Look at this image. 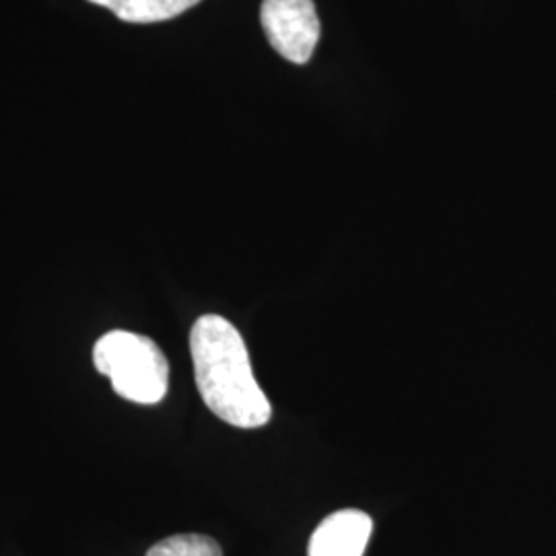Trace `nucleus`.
<instances>
[{
  "label": "nucleus",
  "mask_w": 556,
  "mask_h": 556,
  "mask_svg": "<svg viewBox=\"0 0 556 556\" xmlns=\"http://www.w3.org/2000/svg\"><path fill=\"white\" fill-rule=\"evenodd\" d=\"M190 353L200 396L208 410L238 429H258L273 406L252 371L248 346L229 319L206 314L194 321Z\"/></svg>",
  "instance_id": "f257e3e1"
},
{
  "label": "nucleus",
  "mask_w": 556,
  "mask_h": 556,
  "mask_svg": "<svg viewBox=\"0 0 556 556\" xmlns=\"http://www.w3.org/2000/svg\"><path fill=\"white\" fill-rule=\"evenodd\" d=\"M112 11L126 23H160L174 20L197 7L200 0H89Z\"/></svg>",
  "instance_id": "39448f33"
},
{
  "label": "nucleus",
  "mask_w": 556,
  "mask_h": 556,
  "mask_svg": "<svg viewBox=\"0 0 556 556\" xmlns=\"http://www.w3.org/2000/svg\"><path fill=\"white\" fill-rule=\"evenodd\" d=\"M260 21L270 46L282 59L305 64L319 40V20L312 0H264Z\"/></svg>",
  "instance_id": "7ed1b4c3"
},
{
  "label": "nucleus",
  "mask_w": 556,
  "mask_h": 556,
  "mask_svg": "<svg viewBox=\"0 0 556 556\" xmlns=\"http://www.w3.org/2000/svg\"><path fill=\"white\" fill-rule=\"evenodd\" d=\"M93 363L101 376L112 379L114 392L124 400L157 404L167 394L169 365L151 338L112 330L96 342Z\"/></svg>",
  "instance_id": "f03ea898"
},
{
  "label": "nucleus",
  "mask_w": 556,
  "mask_h": 556,
  "mask_svg": "<svg viewBox=\"0 0 556 556\" xmlns=\"http://www.w3.org/2000/svg\"><path fill=\"white\" fill-rule=\"evenodd\" d=\"M147 556H223L219 542L202 534H178L151 546Z\"/></svg>",
  "instance_id": "423d86ee"
},
{
  "label": "nucleus",
  "mask_w": 556,
  "mask_h": 556,
  "mask_svg": "<svg viewBox=\"0 0 556 556\" xmlns=\"http://www.w3.org/2000/svg\"><path fill=\"white\" fill-rule=\"evenodd\" d=\"M374 532L365 511L342 509L326 517L309 540L307 556H363Z\"/></svg>",
  "instance_id": "20e7f679"
}]
</instances>
